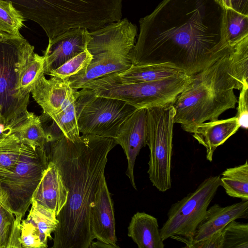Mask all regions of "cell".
Returning <instances> with one entry per match:
<instances>
[{
  "mask_svg": "<svg viewBox=\"0 0 248 248\" xmlns=\"http://www.w3.org/2000/svg\"><path fill=\"white\" fill-rule=\"evenodd\" d=\"M22 146L23 142L18 135L10 130L0 134V178L13 170Z\"/></svg>",
  "mask_w": 248,
  "mask_h": 248,
  "instance_id": "cb8c5ba5",
  "label": "cell"
},
{
  "mask_svg": "<svg viewBox=\"0 0 248 248\" xmlns=\"http://www.w3.org/2000/svg\"><path fill=\"white\" fill-rule=\"evenodd\" d=\"M92 59V55L86 49L58 68L51 70L48 75L51 77L68 79L86 68L91 62Z\"/></svg>",
  "mask_w": 248,
  "mask_h": 248,
  "instance_id": "4dcf8cb0",
  "label": "cell"
},
{
  "mask_svg": "<svg viewBox=\"0 0 248 248\" xmlns=\"http://www.w3.org/2000/svg\"><path fill=\"white\" fill-rule=\"evenodd\" d=\"M236 117L240 127L245 129L248 127V85L243 86L240 90Z\"/></svg>",
  "mask_w": 248,
  "mask_h": 248,
  "instance_id": "d6a6232c",
  "label": "cell"
},
{
  "mask_svg": "<svg viewBox=\"0 0 248 248\" xmlns=\"http://www.w3.org/2000/svg\"><path fill=\"white\" fill-rule=\"evenodd\" d=\"M48 160L59 170L68 190L66 204L57 216L53 248H89L91 206L104 176L114 140L90 135L72 141L64 136L49 142Z\"/></svg>",
  "mask_w": 248,
  "mask_h": 248,
  "instance_id": "7a4b0ae2",
  "label": "cell"
},
{
  "mask_svg": "<svg viewBox=\"0 0 248 248\" xmlns=\"http://www.w3.org/2000/svg\"><path fill=\"white\" fill-rule=\"evenodd\" d=\"M239 127L238 119L235 116L226 119L202 123L195 128L192 136L206 148V159L212 162L217 148L235 134Z\"/></svg>",
  "mask_w": 248,
  "mask_h": 248,
  "instance_id": "e0dca14e",
  "label": "cell"
},
{
  "mask_svg": "<svg viewBox=\"0 0 248 248\" xmlns=\"http://www.w3.org/2000/svg\"><path fill=\"white\" fill-rule=\"evenodd\" d=\"M223 9H232L231 0H215Z\"/></svg>",
  "mask_w": 248,
  "mask_h": 248,
  "instance_id": "d590c367",
  "label": "cell"
},
{
  "mask_svg": "<svg viewBox=\"0 0 248 248\" xmlns=\"http://www.w3.org/2000/svg\"><path fill=\"white\" fill-rule=\"evenodd\" d=\"M181 73H183L176 69L160 65H131L124 71L92 81L108 84H136L161 80Z\"/></svg>",
  "mask_w": 248,
  "mask_h": 248,
  "instance_id": "ac0fdd59",
  "label": "cell"
},
{
  "mask_svg": "<svg viewBox=\"0 0 248 248\" xmlns=\"http://www.w3.org/2000/svg\"><path fill=\"white\" fill-rule=\"evenodd\" d=\"M90 31L80 28L69 29L48 41L44 51L45 74H48L87 49Z\"/></svg>",
  "mask_w": 248,
  "mask_h": 248,
  "instance_id": "7c38bea8",
  "label": "cell"
},
{
  "mask_svg": "<svg viewBox=\"0 0 248 248\" xmlns=\"http://www.w3.org/2000/svg\"><path fill=\"white\" fill-rule=\"evenodd\" d=\"M127 234L139 248L165 247L157 218L144 212H137L132 217Z\"/></svg>",
  "mask_w": 248,
  "mask_h": 248,
  "instance_id": "d6986e66",
  "label": "cell"
},
{
  "mask_svg": "<svg viewBox=\"0 0 248 248\" xmlns=\"http://www.w3.org/2000/svg\"><path fill=\"white\" fill-rule=\"evenodd\" d=\"M20 241L22 248H44L39 236L30 222L22 219L20 224Z\"/></svg>",
  "mask_w": 248,
  "mask_h": 248,
  "instance_id": "1f68e13d",
  "label": "cell"
},
{
  "mask_svg": "<svg viewBox=\"0 0 248 248\" xmlns=\"http://www.w3.org/2000/svg\"><path fill=\"white\" fill-rule=\"evenodd\" d=\"M220 181L226 193L232 198L248 201V164L229 168L221 174Z\"/></svg>",
  "mask_w": 248,
  "mask_h": 248,
  "instance_id": "7402d4cb",
  "label": "cell"
},
{
  "mask_svg": "<svg viewBox=\"0 0 248 248\" xmlns=\"http://www.w3.org/2000/svg\"><path fill=\"white\" fill-rule=\"evenodd\" d=\"M9 130L16 133L22 142L32 146L44 149L48 143V136L43 127L40 117L33 112H29L24 120Z\"/></svg>",
  "mask_w": 248,
  "mask_h": 248,
  "instance_id": "603a6c76",
  "label": "cell"
},
{
  "mask_svg": "<svg viewBox=\"0 0 248 248\" xmlns=\"http://www.w3.org/2000/svg\"><path fill=\"white\" fill-rule=\"evenodd\" d=\"M90 223L94 239L119 248L116 243L113 204L105 176L91 206Z\"/></svg>",
  "mask_w": 248,
  "mask_h": 248,
  "instance_id": "4fadbf2b",
  "label": "cell"
},
{
  "mask_svg": "<svg viewBox=\"0 0 248 248\" xmlns=\"http://www.w3.org/2000/svg\"><path fill=\"white\" fill-rule=\"evenodd\" d=\"M248 218V201L222 207L215 204L208 208L206 214L189 239L174 238L186 246L206 239L223 230L231 221Z\"/></svg>",
  "mask_w": 248,
  "mask_h": 248,
  "instance_id": "5bb4252c",
  "label": "cell"
},
{
  "mask_svg": "<svg viewBox=\"0 0 248 248\" xmlns=\"http://www.w3.org/2000/svg\"><path fill=\"white\" fill-rule=\"evenodd\" d=\"M4 132V126L0 124V134Z\"/></svg>",
  "mask_w": 248,
  "mask_h": 248,
  "instance_id": "f35d334b",
  "label": "cell"
},
{
  "mask_svg": "<svg viewBox=\"0 0 248 248\" xmlns=\"http://www.w3.org/2000/svg\"><path fill=\"white\" fill-rule=\"evenodd\" d=\"M90 248H114L111 245L107 244L103 242H102L99 241H97V242H92L91 244Z\"/></svg>",
  "mask_w": 248,
  "mask_h": 248,
  "instance_id": "8d00e7d4",
  "label": "cell"
},
{
  "mask_svg": "<svg viewBox=\"0 0 248 248\" xmlns=\"http://www.w3.org/2000/svg\"><path fill=\"white\" fill-rule=\"evenodd\" d=\"M73 90L78 130L84 135L115 139L124 122L137 109L120 100Z\"/></svg>",
  "mask_w": 248,
  "mask_h": 248,
  "instance_id": "ba28073f",
  "label": "cell"
},
{
  "mask_svg": "<svg viewBox=\"0 0 248 248\" xmlns=\"http://www.w3.org/2000/svg\"><path fill=\"white\" fill-rule=\"evenodd\" d=\"M25 18L22 14L7 0H0V32L22 36L20 30Z\"/></svg>",
  "mask_w": 248,
  "mask_h": 248,
  "instance_id": "83f0119b",
  "label": "cell"
},
{
  "mask_svg": "<svg viewBox=\"0 0 248 248\" xmlns=\"http://www.w3.org/2000/svg\"><path fill=\"white\" fill-rule=\"evenodd\" d=\"M48 162L45 148L23 142L21 154L14 169L0 178V188L19 225L31 203L33 194Z\"/></svg>",
  "mask_w": 248,
  "mask_h": 248,
  "instance_id": "8992f818",
  "label": "cell"
},
{
  "mask_svg": "<svg viewBox=\"0 0 248 248\" xmlns=\"http://www.w3.org/2000/svg\"><path fill=\"white\" fill-rule=\"evenodd\" d=\"M190 79V76L181 73L161 80L136 84H108L92 81L82 88L90 90L96 96L120 100L137 108H146L173 103Z\"/></svg>",
  "mask_w": 248,
  "mask_h": 248,
  "instance_id": "9c48e42d",
  "label": "cell"
},
{
  "mask_svg": "<svg viewBox=\"0 0 248 248\" xmlns=\"http://www.w3.org/2000/svg\"><path fill=\"white\" fill-rule=\"evenodd\" d=\"M20 225L14 214L0 203V248H21Z\"/></svg>",
  "mask_w": 248,
  "mask_h": 248,
  "instance_id": "4316f807",
  "label": "cell"
},
{
  "mask_svg": "<svg viewBox=\"0 0 248 248\" xmlns=\"http://www.w3.org/2000/svg\"><path fill=\"white\" fill-rule=\"evenodd\" d=\"M87 49L92 55L90 64L69 79L71 88L78 90L89 82L121 72L131 65V52L135 44L137 26L127 18L90 31Z\"/></svg>",
  "mask_w": 248,
  "mask_h": 248,
  "instance_id": "277c9868",
  "label": "cell"
},
{
  "mask_svg": "<svg viewBox=\"0 0 248 248\" xmlns=\"http://www.w3.org/2000/svg\"><path fill=\"white\" fill-rule=\"evenodd\" d=\"M72 89L68 79L56 77L46 79L43 74L35 81L31 93L44 113L50 117L62 109Z\"/></svg>",
  "mask_w": 248,
  "mask_h": 248,
  "instance_id": "9a60e30c",
  "label": "cell"
},
{
  "mask_svg": "<svg viewBox=\"0 0 248 248\" xmlns=\"http://www.w3.org/2000/svg\"><path fill=\"white\" fill-rule=\"evenodd\" d=\"M147 173L152 185L164 192L171 187V168L175 110L172 103L146 108Z\"/></svg>",
  "mask_w": 248,
  "mask_h": 248,
  "instance_id": "52a82bcc",
  "label": "cell"
},
{
  "mask_svg": "<svg viewBox=\"0 0 248 248\" xmlns=\"http://www.w3.org/2000/svg\"><path fill=\"white\" fill-rule=\"evenodd\" d=\"M0 203L2 204L3 206H4L5 207H6L9 210H10L9 209V208L8 206L6 197L4 193L3 192V191L1 190V189L0 188Z\"/></svg>",
  "mask_w": 248,
  "mask_h": 248,
  "instance_id": "74e56055",
  "label": "cell"
},
{
  "mask_svg": "<svg viewBox=\"0 0 248 248\" xmlns=\"http://www.w3.org/2000/svg\"><path fill=\"white\" fill-rule=\"evenodd\" d=\"M50 118L67 139L74 141L80 138L75 108V98L73 89L62 109Z\"/></svg>",
  "mask_w": 248,
  "mask_h": 248,
  "instance_id": "484cf974",
  "label": "cell"
},
{
  "mask_svg": "<svg viewBox=\"0 0 248 248\" xmlns=\"http://www.w3.org/2000/svg\"><path fill=\"white\" fill-rule=\"evenodd\" d=\"M30 43L22 36L0 32V124L4 132L27 116L29 102L19 95V67Z\"/></svg>",
  "mask_w": 248,
  "mask_h": 248,
  "instance_id": "5b68a950",
  "label": "cell"
},
{
  "mask_svg": "<svg viewBox=\"0 0 248 248\" xmlns=\"http://www.w3.org/2000/svg\"><path fill=\"white\" fill-rule=\"evenodd\" d=\"M68 192L59 170L49 161L31 201L54 211L57 216L66 203Z\"/></svg>",
  "mask_w": 248,
  "mask_h": 248,
  "instance_id": "2e32d148",
  "label": "cell"
},
{
  "mask_svg": "<svg viewBox=\"0 0 248 248\" xmlns=\"http://www.w3.org/2000/svg\"><path fill=\"white\" fill-rule=\"evenodd\" d=\"M223 232L222 230L206 239L189 244L185 247L189 248H223Z\"/></svg>",
  "mask_w": 248,
  "mask_h": 248,
  "instance_id": "836d02e7",
  "label": "cell"
},
{
  "mask_svg": "<svg viewBox=\"0 0 248 248\" xmlns=\"http://www.w3.org/2000/svg\"><path fill=\"white\" fill-rule=\"evenodd\" d=\"M222 24L225 39L231 46L248 36V15L233 9H224Z\"/></svg>",
  "mask_w": 248,
  "mask_h": 248,
  "instance_id": "d4e9b609",
  "label": "cell"
},
{
  "mask_svg": "<svg viewBox=\"0 0 248 248\" xmlns=\"http://www.w3.org/2000/svg\"><path fill=\"white\" fill-rule=\"evenodd\" d=\"M220 177L211 176L204 179L193 192L171 205L168 218L160 229L163 241L169 238H192L221 186Z\"/></svg>",
  "mask_w": 248,
  "mask_h": 248,
  "instance_id": "30bf717a",
  "label": "cell"
},
{
  "mask_svg": "<svg viewBox=\"0 0 248 248\" xmlns=\"http://www.w3.org/2000/svg\"><path fill=\"white\" fill-rule=\"evenodd\" d=\"M114 140L124 150L128 164L126 175L137 190L134 170L140 149L147 145L146 109L137 108L121 124Z\"/></svg>",
  "mask_w": 248,
  "mask_h": 248,
  "instance_id": "8fae6325",
  "label": "cell"
},
{
  "mask_svg": "<svg viewBox=\"0 0 248 248\" xmlns=\"http://www.w3.org/2000/svg\"><path fill=\"white\" fill-rule=\"evenodd\" d=\"M223 248H248V224L233 220L223 229Z\"/></svg>",
  "mask_w": 248,
  "mask_h": 248,
  "instance_id": "f546056e",
  "label": "cell"
},
{
  "mask_svg": "<svg viewBox=\"0 0 248 248\" xmlns=\"http://www.w3.org/2000/svg\"><path fill=\"white\" fill-rule=\"evenodd\" d=\"M224 9L215 0H163L139 20L132 65H160L191 76L230 53Z\"/></svg>",
  "mask_w": 248,
  "mask_h": 248,
  "instance_id": "6da1fadb",
  "label": "cell"
},
{
  "mask_svg": "<svg viewBox=\"0 0 248 248\" xmlns=\"http://www.w3.org/2000/svg\"><path fill=\"white\" fill-rule=\"evenodd\" d=\"M19 72V94L29 103L33 85L41 75L45 74V57L35 53L33 46L30 44L22 55Z\"/></svg>",
  "mask_w": 248,
  "mask_h": 248,
  "instance_id": "ffe728a7",
  "label": "cell"
},
{
  "mask_svg": "<svg viewBox=\"0 0 248 248\" xmlns=\"http://www.w3.org/2000/svg\"><path fill=\"white\" fill-rule=\"evenodd\" d=\"M232 9L248 15V0H231Z\"/></svg>",
  "mask_w": 248,
  "mask_h": 248,
  "instance_id": "e575fe53",
  "label": "cell"
},
{
  "mask_svg": "<svg viewBox=\"0 0 248 248\" xmlns=\"http://www.w3.org/2000/svg\"><path fill=\"white\" fill-rule=\"evenodd\" d=\"M230 58L239 82L242 86L248 85V36L235 46Z\"/></svg>",
  "mask_w": 248,
  "mask_h": 248,
  "instance_id": "f1b7e54d",
  "label": "cell"
},
{
  "mask_svg": "<svg viewBox=\"0 0 248 248\" xmlns=\"http://www.w3.org/2000/svg\"><path fill=\"white\" fill-rule=\"evenodd\" d=\"M31 206L26 219L33 226L39 235L44 248L47 247L48 239H53L51 233L56 229L59 223L56 213L38 203L31 201Z\"/></svg>",
  "mask_w": 248,
  "mask_h": 248,
  "instance_id": "44dd1931",
  "label": "cell"
},
{
  "mask_svg": "<svg viewBox=\"0 0 248 248\" xmlns=\"http://www.w3.org/2000/svg\"><path fill=\"white\" fill-rule=\"evenodd\" d=\"M230 53L191 75L173 101L174 124H180L184 131L193 133L199 124L217 120L224 111L235 108L237 99L233 90L243 86L232 66Z\"/></svg>",
  "mask_w": 248,
  "mask_h": 248,
  "instance_id": "3957f363",
  "label": "cell"
}]
</instances>
